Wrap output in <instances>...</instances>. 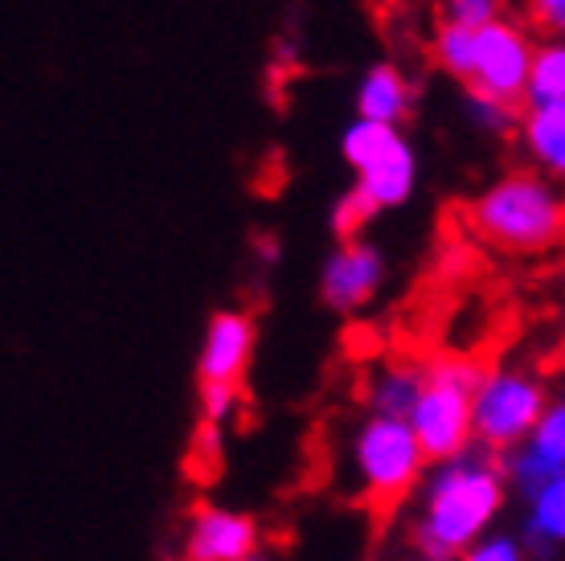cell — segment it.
I'll return each mask as SVG.
<instances>
[{
	"instance_id": "1",
	"label": "cell",
	"mask_w": 565,
	"mask_h": 561,
	"mask_svg": "<svg viewBox=\"0 0 565 561\" xmlns=\"http://www.w3.org/2000/svg\"><path fill=\"white\" fill-rule=\"evenodd\" d=\"M509 479L500 467V455L471 447L426 464L414 496L406 500V537L411 549L459 558L467 546H476L483 533L500 529V517L509 508Z\"/></svg>"
},
{
	"instance_id": "2",
	"label": "cell",
	"mask_w": 565,
	"mask_h": 561,
	"mask_svg": "<svg viewBox=\"0 0 565 561\" xmlns=\"http://www.w3.org/2000/svg\"><path fill=\"white\" fill-rule=\"evenodd\" d=\"M476 239L500 254H545L565 242V189L537 169H509L467 205Z\"/></svg>"
},
{
	"instance_id": "3",
	"label": "cell",
	"mask_w": 565,
	"mask_h": 561,
	"mask_svg": "<svg viewBox=\"0 0 565 561\" xmlns=\"http://www.w3.org/2000/svg\"><path fill=\"white\" fill-rule=\"evenodd\" d=\"M426 472V455L411 422L390 414H365L349 435V476L361 500L373 508H402Z\"/></svg>"
},
{
	"instance_id": "4",
	"label": "cell",
	"mask_w": 565,
	"mask_h": 561,
	"mask_svg": "<svg viewBox=\"0 0 565 561\" xmlns=\"http://www.w3.org/2000/svg\"><path fill=\"white\" fill-rule=\"evenodd\" d=\"M483 378V361L467 352H435L426 357L423 393L406 414L426 464L451 459L471 447V393Z\"/></svg>"
},
{
	"instance_id": "5",
	"label": "cell",
	"mask_w": 565,
	"mask_h": 561,
	"mask_svg": "<svg viewBox=\"0 0 565 561\" xmlns=\"http://www.w3.org/2000/svg\"><path fill=\"white\" fill-rule=\"evenodd\" d=\"M550 398V381L533 366H521V361L483 366L480 385L471 393V443L492 455L521 447L541 422Z\"/></svg>"
},
{
	"instance_id": "6",
	"label": "cell",
	"mask_w": 565,
	"mask_h": 561,
	"mask_svg": "<svg viewBox=\"0 0 565 561\" xmlns=\"http://www.w3.org/2000/svg\"><path fill=\"white\" fill-rule=\"evenodd\" d=\"M340 156L356 172V189L373 201V210H397L418 189V152L402 127L385 124H353L340 131Z\"/></svg>"
},
{
	"instance_id": "7",
	"label": "cell",
	"mask_w": 565,
	"mask_h": 561,
	"mask_svg": "<svg viewBox=\"0 0 565 561\" xmlns=\"http://www.w3.org/2000/svg\"><path fill=\"white\" fill-rule=\"evenodd\" d=\"M533 29L524 21L500 17L492 25L476 29L471 38V71H467V91L492 95L500 103L524 107V83H529V62H533Z\"/></svg>"
},
{
	"instance_id": "8",
	"label": "cell",
	"mask_w": 565,
	"mask_h": 561,
	"mask_svg": "<svg viewBox=\"0 0 565 561\" xmlns=\"http://www.w3.org/2000/svg\"><path fill=\"white\" fill-rule=\"evenodd\" d=\"M385 279H390V258L377 242H337L320 267V299L337 316H356L382 295Z\"/></svg>"
},
{
	"instance_id": "9",
	"label": "cell",
	"mask_w": 565,
	"mask_h": 561,
	"mask_svg": "<svg viewBox=\"0 0 565 561\" xmlns=\"http://www.w3.org/2000/svg\"><path fill=\"white\" fill-rule=\"evenodd\" d=\"M263 549V529L250 512L230 505H198L184 520L181 561H246Z\"/></svg>"
},
{
	"instance_id": "10",
	"label": "cell",
	"mask_w": 565,
	"mask_h": 561,
	"mask_svg": "<svg viewBox=\"0 0 565 561\" xmlns=\"http://www.w3.org/2000/svg\"><path fill=\"white\" fill-rule=\"evenodd\" d=\"M258 324L250 311H213L198 349V385H242L255 361Z\"/></svg>"
},
{
	"instance_id": "11",
	"label": "cell",
	"mask_w": 565,
	"mask_h": 561,
	"mask_svg": "<svg viewBox=\"0 0 565 561\" xmlns=\"http://www.w3.org/2000/svg\"><path fill=\"white\" fill-rule=\"evenodd\" d=\"M500 467H504L509 491H516L521 500L537 488V484L562 476L565 472V390L553 393L541 422L529 431V438H524L521 447H512L500 455Z\"/></svg>"
},
{
	"instance_id": "12",
	"label": "cell",
	"mask_w": 565,
	"mask_h": 561,
	"mask_svg": "<svg viewBox=\"0 0 565 561\" xmlns=\"http://www.w3.org/2000/svg\"><path fill=\"white\" fill-rule=\"evenodd\" d=\"M521 546L529 561H562L565 558V472L545 479L524 496Z\"/></svg>"
},
{
	"instance_id": "13",
	"label": "cell",
	"mask_w": 565,
	"mask_h": 561,
	"mask_svg": "<svg viewBox=\"0 0 565 561\" xmlns=\"http://www.w3.org/2000/svg\"><path fill=\"white\" fill-rule=\"evenodd\" d=\"M414 83L411 74L402 71L397 62H373L361 78H356V95H353V107H356V119H365V124H385V127H402L406 124V115L414 112Z\"/></svg>"
},
{
	"instance_id": "14",
	"label": "cell",
	"mask_w": 565,
	"mask_h": 561,
	"mask_svg": "<svg viewBox=\"0 0 565 561\" xmlns=\"http://www.w3.org/2000/svg\"><path fill=\"white\" fill-rule=\"evenodd\" d=\"M516 140L529 156V169H537L541 177H550L553 184L565 189V103L524 107Z\"/></svg>"
},
{
	"instance_id": "15",
	"label": "cell",
	"mask_w": 565,
	"mask_h": 561,
	"mask_svg": "<svg viewBox=\"0 0 565 561\" xmlns=\"http://www.w3.org/2000/svg\"><path fill=\"white\" fill-rule=\"evenodd\" d=\"M426 361L423 357H390L373 369L365 381V406L369 414H390V419H406L423 393Z\"/></svg>"
},
{
	"instance_id": "16",
	"label": "cell",
	"mask_w": 565,
	"mask_h": 561,
	"mask_svg": "<svg viewBox=\"0 0 565 561\" xmlns=\"http://www.w3.org/2000/svg\"><path fill=\"white\" fill-rule=\"evenodd\" d=\"M550 103H565V38H541L529 62L524 107H550Z\"/></svg>"
},
{
	"instance_id": "17",
	"label": "cell",
	"mask_w": 565,
	"mask_h": 561,
	"mask_svg": "<svg viewBox=\"0 0 565 561\" xmlns=\"http://www.w3.org/2000/svg\"><path fill=\"white\" fill-rule=\"evenodd\" d=\"M463 119L480 136L488 140H504V136H516V124H521V107L512 103H500L492 95H480V91H467L463 98Z\"/></svg>"
},
{
	"instance_id": "18",
	"label": "cell",
	"mask_w": 565,
	"mask_h": 561,
	"mask_svg": "<svg viewBox=\"0 0 565 561\" xmlns=\"http://www.w3.org/2000/svg\"><path fill=\"white\" fill-rule=\"evenodd\" d=\"M471 38H476V29H459V25L435 29L430 54H435V66L447 74V78L467 83V71H471Z\"/></svg>"
},
{
	"instance_id": "19",
	"label": "cell",
	"mask_w": 565,
	"mask_h": 561,
	"mask_svg": "<svg viewBox=\"0 0 565 561\" xmlns=\"http://www.w3.org/2000/svg\"><path fill=\"white\" fill-rule=\"evenodd\" d=\"M377 218V210H373V201H369L356 184H349L344 193L332 201V213H328V225H332V234H337L340 242L349 239H365V225Z\"/></svg>"
},
{
	"instance_id": "20",
	"label": "cell",
	"mask_w": 565,
	"mask_h": 561,
	"mask_svg": "<svg viewBox=\"0 0 565 561\" xmlns=\"http://www.w3.org/2000/svg\"><path fill=\"white\" fill-rule=\"evenodd\" d=\"M509 13V0H438V25L483 29Z\"/></svg>"
},
{
	"instance_id": "21",
	"label": "cell",
	"mask_w": 565,
	"mask_h": 561,
	"mask_svg": "<svg viewBox=\"0 0 565 561\" xmlns=\"http://www.w3.org/2000/svg\"><path fill=\"white\" fill-rule=\"evenodd\" d=\"M242 406V385H198V422L226 431Z\"/></svg>"
},
{
	"instance_id": "22",
	"label": "cell",
	"mask_w": 565,
	"mask_h": 561,
	"mask_svg": "<svg viewBox=\"0 0 565 561\" xmlns=\"http://www.w3.org/2000/svg\"><path fill=\"white\" fill-rule=\"evenodd\" d=\"M455 561H529V553H524L521 537L512 529H492L476 546H467Z\"/></svg>"
},
{
	"instance_id": "23",
	"label": "cell",
	"mask_w": 565,
	"mask_h": 561,
	"mask_svg": "<svg viewBox=\"0 0 565 561\" xmlns=\"http://www.w3.org/2000/svg\"><path fill=\"white\" fill-rule=\"evenodd\" d=\"M222 459H226V431L198 422L193 443H189V467H193L198 476H210V472H217Z\"/></svg>"
},
{
	"instance_id": "24",
	"label": "cell",
	"mask_w": 565,
	"mask_h": 561,
	"mask_svg": "<svg viewBox=\"0 0 565 561\" xmlns=\"http://www.w3.org/2000/svg\"><path fill=\"white\" fill-rule=\"evenodd\" d=\"M524 21L541 29L545 38H562L565 33V0H521Z\"/></svg>"
},
{
	"instance_id": "25",
	"label": "cell",
	"mask_w": 565,
	"mask_h": 561,
	"mask_svg": "<svg viewBox=\"0 0 565 561\" xmlns=\"http://www.w3.org/2000/svg\"><path fill=\"white\" fill-rule=\"evenodd\" d=\"M255 258L263 263V267H279L282 263V246L275 234H263V239H255Z\"/></svg>"
},
{
	"instance_id": "26",
	"label": "cell",
	"mask_w": 565,
	"mask_h": 561,
	"mask_svg": "<svg viewBox=\"0 0 565 561\" xmlns=\"http://www.w3.org/2000/svg\"><path fill=\"white\" fill-rule=\"evenodd\" d=\"M402 561H455V558H438V553H423V549H411Z\"/></svg>"
},
{
	"instance_id": "27",
	"label": "cell",
	"mask_w": 565,
	"mask_h": 561,
	"mask_svg": "<svg viewBox=\"0 0 565 561\" xmlns=\"http://www.w3.org/2000/svg\"><path fill=\"white\" fill-rule=\"evenodd\" d=\"M246 561H270V558H267V553H263V549H258L255 558H246Z\"/></svg>"
},
{
	"instance_id": "28",
	"label": "cell",
	"mask_w": 565,
	"mask_h": 561,
	"mask_svg": "<svg viewBox=\"0 0 565 561\" xmlns=\"http://www.w3.org/2000/svg\"><path fill=\"white\" fill-rule=\"evenodd\" d=\"M562 390H565V357H562Z\"/></svg>"
},
{
	"instance_id": "29",
	"label": "cell",
	"mask_w": 565,
	"mask_h": 561,
	"mask_svg": "<svg viewBox=\"0 0 565 561\" xmlns=\"http://www.w3.org/2000/svg\"><path fill=\"white\" fill-rule=\"evenodd\" d=\"M562 38H565V33H562Z\"/></svg>"
}]
</instances>
